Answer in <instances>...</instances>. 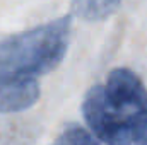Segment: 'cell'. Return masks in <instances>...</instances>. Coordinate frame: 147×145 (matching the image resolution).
Here are the masks:
<instances>
[{
  "instance_id": "cell-1",
  "label": "cell",
  "mask_w": 147,
  "mask_h": 145,
  "mask_svg": "<svg viewBox=\"0 0 147 145\" xmlns=\"http://www.w3.org/2000/svg\"><path fill=\"white\" fill-rule=\"evenodd\" d=\"M82 114L105 145H147V89L130 68H115L103 84L92 85Z\"/></svg>"
},
{
  "instance_id": "cell-5",
  "label": "cell",
  "mask_w": 147,
  "mask_h": 145,
  "mask_svg": "<svg viewBox=\"0 0 147 145\" xmlns=\"http://www.w3.org/2000/svg\"><path fill=\"white\" fill-rule=\"evenodd\" d=\"M53 145H101L98 138H94L87 130L77 125H69L58 138L53 142Z\"/></svg>"
},
{
  "instance_id": "cell-2",
  "label": "cell",
  "mask_w": 147,
  "mask_h": 145,
  "mask_svg": "<svg viewBox=\"0 0 147 145\" xmlns=\"http://www.w3.org/2000/svg\"><path fill=\"white\" fill-rule=\"evenodd\" d=\"M70 15L50 21L0 41V82L34 80L55 70L70 41Z\"/></svg>"
},
{
  "instance_id": "cell-3",
  "label": "cell",
  "mask_w": 147,
  "mask_h": 145,
  "mask_svg": "<svg viewBox=\"0 0 147 145\" xmlns=\"http://www.w3.org/2000/svg\"><path fill=\"white\" fill-rule=\"evenodd\" d=\"M39 99L36 80L0 82V113H19L34 106Z\"/></svg>"
},
{
  "instance_id": "cell-4",
  "label": "cell",
  "mask_w": 147,
  "mask_h": 145,
  "mask_svg": "<svg viewBox=\"0 0 147 145\" xmlns=\"http://www.w3.org/2000/svg\"><path fill=\"white\" fill-rule=\"evenodd\" d=\"M121 0H72V12L89 22L105 21L113 15Z\"/></svg>"
}]
</instances>
